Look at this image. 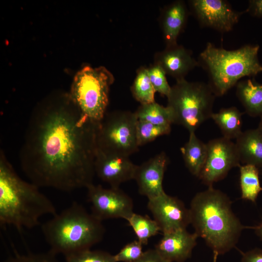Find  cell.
<instances>
[{
	"instance_id": "obj_12",
	"label": "cell",
	"mask_w": 262,
	"mask_h": 262,
	"mask_svg": "<svg viewBox=\"0 0 262 262\" xmlns=\"http://www.w3.org/2000/svg\"><path fill=\"white\" fill-rule=\"evenodd\" d=\"M147 206L163 234L186 229L191 224L189 209L178 197L165 192L148 199Z\"/></svg>"
},
{
	"instance_id": "obj_21",
	"label": "cell",
	"mask_w": 262,
	"mask_h": 262,
	"mask_svg": "<svg viewBox=\"0 0 262 262\" xmlns=\"http://www.w3.org/2000/svg\"><path fill=\"white\" fill-rule=\"evenodd\" d=\"M242 115L236 107L222 108L211 118L219 128L223 137L231 140L237 139L242 133Z\"/></svg>"
},
{
	"instance_id": "obj_20",
	"label": "cell",
	"mask_w": 262,
	"mask_h": 262,
	"mask_svg": "<svg viewBox=\"0 0 262 262\" xmlns=\"http://www.w3.org/2000/svg\"><path fill=\"white\" fill-rule=\"evenodd\" d=\"M180 151L186 167L193 175L198 178L207 156V144L200 140L195 132H190L188 141L181 147Z\"/></svg>"
},
{
	"instance_id": "obj_35",
	"label": "cell",
	"mask_w": 262,
	"mask_h": 262,
	"mask_svg": "<svg viewBox=\"0 0 262 262\" xmlns=\"http://www.w3.org/2000/svg\"><path fill=\"white\" fill-rule=\"evenodd\" d=\"M257 129L259 130V131L260 132V133L262 135V118H261V120L259 122Z\"/></svg>"
},
{
	"instance_id": "obj_3",
	"label": "cell",
	"mask_w": 262,
	"mask_h": 262,
	"mask_svg": "<svg viewBox=\"0 0 262 262\" xmlns=\"http://www.w3.org/2000/svg\"><path fill=\"white\" fill-rule=\"evenodd\" d=\"M52 202L31 182L21 179L0 153V224L18 229H32L46 215L56 214Z\"/></svg>"
},
{
	"instance_id": "obj_16",
	"label": "cell",
	"mask_w": 262,
	"mask_h": 262,
	"mask_svg": "<svg viewBox=\"0 0 262 262\" xmlns=\"http://www.w3.org/2000/svg\"><path fill=\"white\" fill-rule=\"evenodd\" d=\"M154 60V64L159 65L166 74L174 78L176 81L185 79L190 71L199 66L192 52L178 44L157 52Z\"/></svg>"
},
{
	"instance_id": "obj_7",
	"label": "cell",
	"mask_w": 262,
	"mask_h": 262,
	"mask_svg": "<svg viewBox=\"0 0 262 262\" xmlns=\"http://www.w3.org/2000/svg\"><path fill=\"white\" fill-rule=\"evenodd\" d=\"M114 80L105 67L87 66L77 73L68 93L84 116L99 123L107 113L110 87Z\"/></svg>"
},
{
	"instance_id": "obj_11",
	"label": "cell",
	"mask_w": 262,
	"mask_h": 262,
	"mask_svg": "<svg viewBox=\"0 0 262 262\" xmlns=\"http://www.w3.org/2000/svg\"><path fill=\"white\" fill-rule=\"evenodd\" d=\"M190 7L200 25L221 33L232 30L242 15L246 11L238 12L224 0H192Z\"/></svg>"
},
{
	"instance_id": "obj_14",
	"label": "cell",
	"mask_w": 262,
	"mask_h": 262,
	"mask_svg": "<svg viewBox=\"0 0 262 262\" xmlns=\"http://www.w3.org/2000/svg\"><path fill=\"white\" fill-rule=\"evenodd\" d=\"M168 159L164 152L137 165L134 179L140 194L150 199L165 193L163 182Z\"/></svg>"
},
{
	"instance_id": "obj_2",
	"label": "cell",
	"mask_w": 262,
	"mask_h": 262,
	"mask_svg": "<svg viewBox=\"0 0 262 262\" xmlns=\"http://www.w3.org/2000/svg\"><path fill=\"white\" fill-rule=\"evenodd\" d=\"M189 209L194 232L212 249L214 262L235 246L244 229L252 228L241 223L228 196L213 186L196 193Z\"/></svg>"
},
{
	"instance_id": "obj_25",
	"label": "cell",
	"mask_w": 262,
	"mask_h": 262,
	"mask_svg": "<svg viewBox=\"0 0 262 262\" xmlns=\"http://www.w3.org/2000/svg\"><path fill=\"white\" fill-rule=\"evenodd\" d=\"M133 230L137 240L147 245L149 239L161 232L157 222L147 215L133 213L127 220Z\"/></svg>"
},
{
	"instance_id": "obj_8",
	"label": "cell",
	"mask_w": 262,
	"mask_h": 262,
	"mask_svg": "<svg viewBox=\"0 0 262 262\" xmlns=\"http://www.w3.org/2000/svg\"><path fill=\"white\" fill-rule=\"evenodd\" d=\"M137 118L135 112L107 113L98 124L97 148L107 153L129 157L138 150L136 138Z\"/></svg>"
},
{
	"instance_id": "obj_15",
	"label": "cell",
	"mask_w": 262,
	"mask_h": 262,
	"mask_svg": "<svg viewBox=\"0 0 262 262\" xmlns=\"http://www.w3.org/2000/svg\"><path fill=\"white\" fill-rule=\"evenodd\" d=\"M198 237L186 229L163 234L154 248L167 262H184L189 259Z\"/></svg>"
},
{
	"instance_id": "obj_13",
	"label": "cell",
	"mask_w": 262,
	"mask_h": 262,
	"mask_svg": "<svg viewBox=\"0 0 262 262\" xmlns=\"http://www.w3.org/2000/svg\"><path fill=\"white\" fill-rule=\"evenodd\" d=\"M129 157L103 152L97 149L94 162L95 175L110 187L119 188L133 180L137 167Z\"/></svg>"
},
{
	"instance_id": "obj_33",
	"label": "cell",
	"mask_w": 262,
	"mask_h": 262,
	"mask_svg": "<svg viewBox=\"0 0 262 262\" xmlns=\"http://www.w3.org/2000/svg\"><path fill=\"white\" fill-rule=\"evenodd\" d=\"M246 11L253 16L262 17V0H249Z\"/></svg>"
},
{
	"instance_id": "obj_19",
	"label": "cell",
	"mask_w": 262,
	"mask_h": 262,
	"mask_svg": "<svg viewBox=\"0 0 262 262\" xmlns=\"http://www.w3.org/2000/svg\"><path fill=\"white\" fill-rule=\"evenodd\" d=\"M236 95L245 109L252 117L262 118V84L253 79L240 81L236 85Z\"/></svg>"
},
{
	"instance_id": "obj_24",
	"label": "cell",
	"mask_w": 262,
	"mask_h": 262,
	"mask_svg": "<svg viewBox=\"0 0 262 262\" xmlns=\"http://www.w3.org/2000/svg\"><path fill=\"white\" fill-rule=\"evenodd\" d=\"M135 99L141 104H147L155 101V91L150 82L147 68L140 67L131 87Z\"/></svg>"
},
{
	"instance_id": "obj_34",
	"label": "cell",
	"mask_w": 262,
	"mask_h": 262,
	"mask_svg": "<svg viewBox=\"0 0 262 262\" xmlns=\"http://www.w3.org/2000/svg\"><path fill=\"white\" fill-rule=\"evenodd\" d=\"M252 229L254 230L257 236L262 240V220L258 225L252 227Z\"/></svg>"
},
{
	"instance_id": "obj_1",
	"label": "cell",
	"mask_w": 262,
	"mask_h": 262,
	"mask_svg": "<svg viewBox=\"0 0 262 262\" xmlns=\"http://www.w3.org/2000/svg\"><path fill=\"white\" fill-rule=\"evenodd\" d=\"M99 123L68 93L52 92L33 109L20 150L22 170L39 188L70 192L93 184Z\"/></svg>"
},
{
	"instance_id": "obj_29",
	"label": "cell",
	"mask_w": 262,
	"mask_h": 262,
	"mask_svg": "<svg viewBox=\"0 0 262 262\" xmlns=\"http://www.w3.org/2000/svg\"><path fill=\"white\" fill-rule=\"evenodd\" d=\"M143 245L138 240H134L127 245L115 255L117 262H133L143 254Z\"/></svg>"
},
{
	"instance_id": "obj_10",
	"label": "cell",
	"mask_w": 262,
	"mask_h": 262,
	"mask_svg": "<svg viewBox=\"0 0 262 262\" xmlns=\"http://www.w3.org/2000/svg\"><path fill=\"white\" fill-rule=\"evenodd\" d=\"M207 144L206 160L198 178L209 186L223 179L233 167L240 166V161L235 143L222 137Z\"/></svg>"
},
{
	"instance_id": "obj_6",
	"label": "cell",
	"mask_w": 262,
	"mask_h": 262,
	"mask_svg": "<svg viewBox=\"0 0 262 262\" xmlns=\"http://www.w3.org/2000/svg\"><path fill=\"white\" fill-rule=\"evenodd\" d=\"M215 97L208 84L185 79L177 81L167 98L173 123L182 126L189 133L195 132L211 118Z\"/></svg>"
},
{
	"instance_id": "obj_30",
	"label": "cell",
	"mask_w": 262,
	"mask_h": 262,
	"mask_svg": "<svg viewBox=\"0 0 262 262\" xmlns=\"http://www.w3.org/2000/svg\"><path fill=\"white\" fill-rule=\"evenodd\" d=\"M56 255L50 250L43 253L17 254L8 257L3 262H59Z\"/></svg>"
},
{
	"instance_id": "obj_22",
	"label": "cell",
	"mask_w": 262,
	"mask_h": 262,
	"mask_svg": "<svg viewBox=\"0 0 262 262\" xmlns=\"http://www.w3.org/2000/svg\"><path fill=\"white\" fill-rule=\"evenodd\" d=\"M240 185L241 198L256 203L262 191L259 179V168L251 164L240 165Z\"/></svg>"
},
{
	"instance_id": "obj_28",
	"label": "cell",
	"mask_w": 262,
	"mask_h": 262,
	"mask_svg": "<svg viewBox=\"0 0 262 262\" xmlns=\"http://www.w3.org/2000/svg\"><path fill=\"white\" fill-rule=\"evenodd\" d=\"M147 70L150 82L155 92L167 98L171 87L167 82L166 74L163 69L159 65L154 64L147 68Z\"/></svg>"
},
{
	"instance_id": "obj_5",
	"label": "cell",
	"mask_w": 262,
	"mask_h": 262,
	"mask_svg": "<svg viewBox=\"0 0 262 262\" xmlns=\"http://www.w3.org/2000/svg\"><path fill=\"white\" fill-rule=\"evenodd\" d=\"M259 48L257 45H246L228 50L207 43L198 62L207 73L208 84L215 96L225 94L243 78L262 72L258 57Z\"/></svg>"
},
{
	"instance_id": "obj_31",
	"label": "cell",
	"mask_w": 262,
	"mask_h": 262,
	"mask_svg": "<svg viewBox=\"0 0 262 262\" xmlns=\"http://www.w3.org/2000/svg\"><path fill=\"white\" fill-rule=\"evenodd\" d=\"M133 262H167L155 249L144 251L142 256Z\"/></svg>"
},
{
	"instance_id": "obj_18",
	"label": "cell",
	"mask_w": 262,
	"mask_h": 262,
	"mask_svg": "<svg viewBox=\"0 0 262 262\" xmlns=\"http://www.w3.org/2000/svg\"><path fill=\"white\" fill-rule=\"evenodd\" d=\"M235 143L240 163L262 168V135L257 128L243 131Z\"/></svg>"
},
{
	"instance_id": "obj_9",
	"label": "cell",
	"mask_w": 262,
	"mask_h": 262,
	"mask_svg": "<svg viewBox=\"0 0 262 262\" xmlns=\"http://www.w3.org/2000/svg\"><path fill=\"white\" fill-rule=\"evenodd\" d=\"M86 189L91 213L100 221L115 218L127 220L134 213L131 198L119 188H106L93 183Z\"/></svg>"
},
{
	"instance_id": "obj_4",
	"label": "cell",
	"mask_w": 262,
	"mask_h": 262,
	"mask_svg": "<svg viewBox=\"0 0 262 262\" xmlns=\"http://www.w3.org/2000/svg\"><path fill=\"white\" fill-rule=\"evenodd\" d=\"M41 230L49 250L64 256L90 249L105 232L102 221L75 201L44 222Z\"/></svg>"
},
{
	"instance_id": "obj_27",
	"label": "cell",
	"mask_w": 262,
	"mask_h": 262,
	"mask_svg": "<svg viewBox=\"0 0 262 262\" xmlns=\"http://www.w3.org/2000/svg\"><path fill=\"white\" fill-rule=\"evenodd\" d=\"M66 262H117L115 255L102 250L87 249L65 256Z\"/></svg>"
},
{
	"instance_id": "obj_32",
	"label": "cell",
	"mask_w": 262,
	"mask_h": 262,
	"mask_svg": "<svg viewBox=\"0 0 262 262\" xmlns=\"http://www.w3.org/2000/svg\"><path fill=\"white\" fill-rule=\"evenodd\" d=\"M241 262H262V249L254 248L243 253Z\"/></svg>"
},
{
	"instance_id": "obj_26",
	"label": "cell",
	"mask_w": 262,
	"mask_h": 262,
	"mask_svg": "<svg viewBox=\"0 0 262 262\" xmlns=\"http://www.w3.org/2000/svg\"><path fill=\"white\" fill-rule=\"evenodd\" d=\"M170 125H158L138 120L136 125V138L139 147L154 140L157 137L170 133Z\"/></svg>"
},
{
	"instance_id": "obj_23",
	"label": "cell",
	"mask_w": 262,
	"mask_h": 262,
	"mask_svg": "<svg viewBox=\"0 0 262 262\" xmlns=\"http://www.w3.org/2000/svg\"><path fill=\"white\" fill-rule=\"evenodd\" d=\"M138 120L147 122L158 125H170L173 123L171 109L156 102L141 104L135 112Z\"/></svg>"
},
{
	"instance_id": "obj_17",
	"label": "cell",
	"mask_w": 262,
	"mask_h": 262,
	"mask_svg": "<svg viewBox=\"0 0 262 262\" xmlns=\"http://www.w3.org/2000/svg\"><path fill=\"white\" fill-rule=\"evenodd\" d=\"M187 17V8L182 0L174 1L163 10L161 26L166 47L178 44V37L185 25Z\"/></svg>"
}]
</instances>
